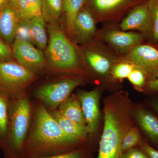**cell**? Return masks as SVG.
<instances>
[{"instance_id":"obj_1","label":"cell","mask_w":158,"mask_h":158,"mask_svg":"<svg viewBox=\"0 0 158 158\" xmlns=\"http://www.w3.org/2000/svg\"><path fill=\"white\" fill-rule=\"evenodd\" d=\"M81 140L67 135L45 108L37 111L34 131L19 156L21 158L50 156L72 151Z\"/></svg>"},{"instance_id":"obj_2","label":"cell","mask_w":158,"mask_h":158,"mask_svg":"<svg viewBox=\"0 0 158 158\" xmlns=\"http://www.w3.org/2000/svg\"><path fill=\"white\" fill-rule=\"evenodd\" d=\"M127 109L116 102L105 105L104 126L97 158H120L122 140L129 128Z\"/></svg>"},{"instance_id":"obj_3","label":"cell","mask_w":158,"mask_h":158,"mask_svg":"<svg viewBox=\"0 0 158 158\" xmlns=\"http://www.w3.org/2000/svg\"><path fill=\"white\" fill-rule=\"evenodd\" d=\"M49 41L46 57L50 65L59 70L77 68L79 59L76 49L56 24H49Z\"/></svg>"},{"instance_id":"obj_4","label":"cell","mask_w":158,"mask_h":158,"mask_svg":"<svg viewBox=\"0 0 158 158\" xmlns=\"http://www.w3.org/2000/svg\"><path fill=\"white\" fill-rule=\"evenodd\" d=\"M30 119L31 106L27 99L18 97L10 101L9 136L5 147L19 155L25 143Z\"/></svg>"},{"instance_id":"obj_5","label":"cell","mask_w":158,"mask_h":158,"mask_svg":"<svg viewBox=\"0 0 158 158\" xmlns=\"http://www.w3.org/2000/svg\"><path fill=\"white\" fill-rule=\"evenodd\" d=\"M33 72L11 60L0 62V92L11 101L23 87L32 81Z\"/></svg>"},{"instance_id":"obj_6","label":"cell","mask_w":158,"mask_h":158,"mask_svg":"<svg viewBox=\"0 0 158 158\" xmlns=\"http://www.w3.org/2000/svg\"><path fill=\"white\" fill-rule=\"evenodd\" d=\"M149 0H85V7L98 21L119 19L135 6Z\"/></svg>"},{"instance_id":"obj_7","label":"cell","mask_w":158,"mask_h":158,"mask_svg":"<svg viewBox=\"0 0 158 158\" xmlns=\"http://www.w3.org/2000/svg\"><path fill=\"white\" fill-rule=\"evenodd\" d=\"M83 81L81 78H74L49 83L38 88L35 96L47 106L55 109L66 101L73 90L81 85Z\"/></svg>"},{"instance_id":"obj_8","label":"cell","mask_w":158,"mask_h":158,"mask_svg":"<svg viewBox=\"0 0 158 158\" xmlns=\"http://www.w3.org/2000/svg\"><path fill=\"white\" fill-rule=\"evenodd\" d=\"M127 61L143 71L148 82L158 79V49L153 46H136L128 52Z\"/></svg>"},{"instance_id":"obj_9","label":"cell","mask_w":158,"mask_h":158,"mask_svg":"<svg viewBox=\"0 0 158 158\" xmlns=\"http://www.w3.org/2000/svg\"><path fill=\"white\" fill-rule=\"evenodd\" d=\"M148 2L138 5L129 11L120 24L121 31L137 30L144 37L152 38L153 21Z\"/></svg>"},{"instance_id":"obj_10","label":"cell","mask_w":158,"mask_h":158,"mask_svg":"<svg viewBox=\"0 0 158 158\" xmlns=\"http://www.w3.org/2000/svg\"><path fill=\"white\" fill-rule=\"evenodd\" d=\"M12 51L18 63L33 72L42 68L45 64L42 51L28 40L15 38Z\"/></svg>"},{"instance_id":"obj_11","label":"cell","mask_w":158,"mask_h":158,"mask_svg":"<svg viewBox=\"0 0 158 158\" xmlns=\"http://www.w3.org/2000/svg\"><path fill=\"white\" fill-rule=\"evenodd\" d=\"M78 98L86 119L88 132L93 134L96 131L99 118L98 90L79 91Z\"/></svg>"},{"instance_id":"obj_12","label":"cell","mask_w":158,"mask_h":158,"mask_svg":"<svg viewBox=\"0 0 158 158\" xmlns=\"http://www.w3.org/2000/svg\"><path fill=\"white\" fill-rule=\"evenodd\" d=\"M103 38L106 42L117 51L128 52L140 44L145 37L136 32L112 30L106 33Z\"/></svg>"},{"instance_id":"obj_13","label":"cell","mask_w":158,"mask_h":158,"mask_svg":"<svg viewBox=\"0 0 158 158\" xmlns=\"http://www.w3.org/2000/svg\"><path fill=\"white\" fill-rule=\"evenodd\" d=\"M20 23L15 9L10 4L0 11V36L6 42H14Z\"/></svg>"},{"instance_id":"obj_14","label":"cell","mask_w":158,"mask_h":158,"mask_svg":"<svg viewBox=\"0 0 158 158\" xmlns=\"http://www.w3.org/2000/svg\"><path fill=\"white\" fill-rule=\"evenodd\" d=\"M95 21L90 11L84 6L76 19L73 36L81 42H88L96 32Z\"/></svg>"},{"instance_id":"obj_15","label":"cell","mask_w":158,"mask_h":158,"mask_svg":"<svg viewBox=\"0 0 158 158\" xmlns=\"http://www.w3.org/2000/svg\"><path fill=\"white\" fill-rule=\"evenodd\" d=\"M85 59L88 65L97 73L106 74L113 67V59L110 55L98 48H90L85 52Z\"/></svg>"},{"instance_id":"obj_16","label":"cell","mask_w":158,"mask_h":158,"mask_svg":"<svg viewBox=\"0 0 158 158\" xmlns=\"http://www.w3.org/2000/svg\"><path fill=\"white\" fill-rule=\"evenodd\" d=\"M136 119L139 126L152 142L158 145V120L151 113L141 109L136 113Z\"/></svg>"},{"instance_id":"obj_17","label":"cell","mask_w":158,"mask_h":158,"mask_svg":"<svg viewBox=\"0 0 158 158\" xmlns=\"http://www.w3.org/2000/svg\"><path fill=\"white\" fill-rule=\"evenodd\" d=\"M57 111L62 116L75 122L87 126L81 102L75 95L69 98L61 104Z\"/></svg>"},{"instance_id":"obj_18","label":"cell","mask_w":158,"mask_h":158,"mask_svg":"<svg viewBox=\"0 0 158 158\" xmlns=\"http://www.w3.org/2000/svg\"><path fill=\"white\" fill-rule=\"evenodd\" d=\"M30 33L31 42L40 49L45 48L47 44L48 37L45 20L42 15L27 21Z\"/></svg>"},{"instance_id":"obj_19","label":"cell","mask_w":158,"mask_h":158,"mask_svg":"<svg viewBox=\"0 0 158 158\" xmlns=\"http://www.w3.org/2000/svg\"><path fill=\"white\" fill-rule=\"evenodd\" d=\"M62 130L67 135L81 141L87 137V126L79 124L59 114L57 110L51 113Z\"/></svg>"},{"instance_id":"obj_20","label":"cell","mask_w":158,"mask_h":158,"mask_svg":"<svg viewBox=\"0 0 158 158\" xmlns=\"http://www.w3.org/2000/svg\"><path fill=\"white\" fill-rule=\"evenodd\" d=\"M14 8L21 21L42 15L40 0H19Z\"/></svg>"},{"instance_id":"obj_21","label":"cell","mask_w":158,"mask_h":158,"mask_svg":"<svg viewBox=\"0 0 158 158\" xmlns=\"http://www.w3.org/2000/svg\"><path fill=\"white\" fill-rule=\"evenodd\" d=\"M85 0H63L66 28L71 36H73L74 23L77 15L85 6Z\"/></svg>"},{"instance_id":"obj_22","label":"cell","mask_w":158,"mask_h":158,"mask_svg":"<svg viewBox=\"0 0 158 158\" xmlns=\"http://www.w3.org/2000/svg\"><path fill=\"white\" fill-rule=\"evenodd\" d=\"M10 102L0 92V149L6 146L9 136Z\"/></svg>"},{"instance_id":"obj_23","label":"cell","mask_w":158,"mask_h":158,"mask_svg":"<svg viewBox=\"0 0 158 158\" xmlns=\"http://www.w3.org/2000/svg\"><path fill=\"white\" fill-rule=\"evenodd\" d=\"M42 15L45 22L52 24L56 23L63 11V0H40Z\"/></svg>"},{"instance_id":"obj_24","label":"cell","mask_w":158,"mask_h":158,"mask_svg":"<svg viewBox=\"0 0 158 158\" xmlns=\"http://www.w3.org/2000/svg\"><path fill=\"white\" fill-rule=\"evenodd\" d=\"M142 141L141 135L136 127H129L125 133L121 142L122 153L140 145Z\"/></svg>"},{"instance_id":"obj_25","label":"cell","mask_w":158,"mask_h":158,"mask_svg":"<svg viewBox=\"0 0 158 158\" xmlns=\"http://www.w3.org/2000/svg\"><path fill=\"white\" fill-rule=\"evenodd\" d=\"M135 67V65L127 61L119 62L113 65L110 72L115 78H127L128 77Z\"/></svg>"},{"instance_id":"obj_26","label":"cell","mask_w":158,"mask_h":158,"mask_svg":"<svg viewBox=\"0 0 158 158\" xmlns=\"http://www.w3.org/2000/svg\"><path fill=\"white\" fill-rule=\"evenodd\" d=\"M127 79L135 87L140 89L145 88L148 83L147 78L144 72L136 66L130 74Z\"/></svg>"},{"instance_id":"obj_27","label":"cell","mask_w":158,"mask_h":158,"mask_svg":"<svg viewBox=\"0 0 158 158\" xmlns=\"http://www.w3.org/2000/svg\"><path fill=\"white\" fill-rule=\"evenodd\" d=\"M148 4L152 15L153 21V31L152 39L155 43L158 42V1L155 0L154 2L149 1Z\"/></svg>"},{"instance_id":"obj_28","label":"cell","mask_w":158,"mask_h":158,"mask_svg":"<svg viewBox=\"0 0 158 158\" xmlns=\"http://www.w3.org/2000/svg\"><path fill=\"white\" fill-rule=\"evenodd\" d=\"M120 158H150L143 150L133 148L122 153Z\"/></svg>"},{"instance_id":"obj_29","label":"cell","mask_w":158,"mask_h":158,"mask_svg":"<svg viewBox=\"0 0 158 158\" xmlns=\"http://www.w3.org/2000/svg\"><path fill=\"white\" fill-rule=\"evenodd\" d=\"M13 56L10 47L0 39V62L10 60Z\"/></svg>"},{"instance_id":"obj_30","label":"cell","mask_w":158,"mask_h":158,"mask_svg":"<svg viewBox=\"0 0 158 158\" xmlns=\"http://www.w3.org/2000/svg\"><path fill=\"white\" fill-rule=\"evenodd\" d=\"M38 158H85V156L83 151L81 150H74L69 152L60 154L57 155Z\"/></svg>"},{"instance_id":"obj_31","label":"cell","mask_w":158,"mask_h":158,"mask_svg":"<svg viewBox=\"0 0 158 158\" xmlns=\"http://www.w3.org/2000/svg\"><path fill=\"white\" fill-rule=\"evenodd\" d=\"M141 149L147 154L150 158H158V150L151 146L148 143L142 141L140 144Z\"/></svg>"},{"instance_id":"obj_32","label":"cell","mask_w":158,"mask_h":158,"mask_svg":"<svg viewBox=\"0 0 158 158\" xmlns=\"http://www.w3.org/2000/svg\"><path fill=\"white\" fill-rule=\"evenodd\" d=\"M145 88L150 92H158V79L148 82Z\"/></svg>"},{"instance_id":"obj_33","label":"cell","mask_w":158,"mask_h":158,"mask_svg":"<svg viewBox=\"0 0 158 158\" xmlns=\"http://www.w3.org/2000/svg\"><path fill=\"white\" fill-rule=\"evenodd\" d=\"M2 149L5 154L4 158H21L19 155L12 152L7 147H5Z\"/></svg>"},{"instance_id":"obj_34","label":"cell","mask_w":158,"mask_h":158,"mask_svg":"<svg viewBox=\"0 0 158 158\" xmlns=\"http://www.w3.org/2000/svg\"><path fill=\"white\" fill-rule=\"evenodd\" d=\"M10 0H0V11H2L9 4Z\"/></svg>"},{"instance_id":"obj_35","label":"cell","mask_w":158,"mask_h":158,"mask_svg":"<svg viewBox=\"0 0 158 158\" xmlns=\"http://www.w3.org/2000/svg\"><path fill=\"white\" fill-rule=\"evenodd\" d=\"M152 106L158 114V100L152 102Z\"/></svg>"},{"instance_id":"obj_36","label":"cell","mask_w":158,"mask_h":158,"mask_svg":"<svg viewBox=\"0 0 158 158\" xmlns=\"http://www.w3.org/2000/svg\"><path fill=\"white\" fill-rule=\"evenodd\" d=\"M19 1V0H10L9 4L12 7H14Z\"/></svg>"},{"instance_id":"obj_37","label":"cell","mask_w":158,"mask_h":158,"mask_svg":"<svg viewBox=\"0 0 158 158\" xmlns=\"http://www.w3.org/2000/svg\"><path fill=\"white\" fill-rule=\"evenodd\" d=\"M149 1H151V2H154V1H155V0H149Z\"/></svg>"},{"instance_id":"obj_38","label":"cell","mask_w":158,"mask_h":158,"mask_svg":"<svg viewBox=\"0 0 158 158\" xmlns=\"http://www.w3.org/2000/svg\"></svg>"}]
</instances>
